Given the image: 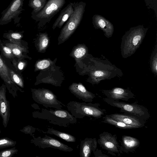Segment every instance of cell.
<instances>
[{"label":"cell","mask_w":157,"mask_h":157,"mask_svg":"<svg viewBox=\"0 0 157 157\" xmlns=\"http://www.w3.org/2000/svg\"><path fill=\"white\" fill-rule=\"evenodd\" d=\"M90 71V82L93 84H98L102 80H110L117 77H122L121 70L107 59L95 58Z\"/></svg>","instance_id":"6da1fadb"},{"label":"cell","mask_w":157,"mask_h":157,"mask_svg":"<svg viewBox=\"0 0 157 157\" xmlns=\"http://www.w3.org/2000/svg\"><path fill=\"white\" fill-rule=\"evenodd\" d=\"M148 28L143 25L132 27L122 37L121 45L122 57L126 58L134 54L144 39Z\"/></svg>","instance_id":"7a4b0ae2"},{"label":"cell","mask_w":157,"mask_h":157,"mask_svg":"<svg viewBox=\"0 0 157 157\" xmlns=\"http://www.w3.org/2000/svg\"><path fill=\"white\" fill-rule=\"evenodd\" d=\"M32 116L34 118L46 120L51 124L64 127L76 124L77 122V118L68 111L63 109L53 110L42 108L40 111L33 112Z\"/></svg>","instance_id":"3957f363"},{"label":"cell","mask_w":157,"mask_h":157,"mask_svg":"<svg viewBox=\"0 0 157 157\" xmlns=\"http://www.w3.org/2000/svg\"><path fill=\"white\" fill-rule=\"evenodd\" d=\"M100 106L99 103L79 102L72 101L68 102L66 106L71 113L76 118L82 119L86 116L99 118L106 113V110L100 108Z\"/></svg>","instance_id":"277c9868"},{"label":"cell","mask_w":157,"mask_h":157,"mask_svg":"<svg viewBox=\"0 0 157 157\" xmlns=\"http://www.w3.org/2000/svg\"><path fill=\"white\" fill-rule=\"evenodd\" d=\"M85 2H74L73 13L62 29L58 37L59 44L63 43L73 34L80 25L85 11Z\"/></svg>","instance_id":"5b68a950"},{"label":"cell","mask_w":157,"mask_h":157,"mask_svg":"<svg viewBox=\"0 0 157 157\" xmlns=\"http://www.w3.org/2000/svg\"><path fill=\"white\" fill-rule=\"evenodd\" d=\"M66 0H48L42 10L31 17L38 22L39 27L43 26L51 21L63 8Z\"/></svg>","instance_id":"8992f818"},{"label":"cell","mask_w":157,"mask_h":157,"mask_svg":"<svg viewBox=\"0 0 157 157\" xmlns=\"http://www.w3.org/2000/svg\"><path fill=\"white\" fill-rule=\"evenodd\" d=\"M31 92L32 97L34 101L46 108L62 109L63 105L65 106L58 100L56 95L49 90L44 88L32 89Z\"/></svg>","instance_id":"52a82bcc"},{"label":"cell","mask_w":157,"mask_h":157,"mask_svg":"<svg viewBox=\"0 0 157 157\" xmlns=\"http://www.w3.org/2000/svg\"><path fill=\"white\" fill-rule=\"evenodd\" d=\"M105 102L110 105L120 109V111L131 114L147 120L150 117L147 108L136 103H130L113 100L107 98H103Z\"/></svg>","instance_id":"ba28073f"},{"label":"cell","mask_w":157,"mask_h":157,"mask_svg":"<svg viewBox=\"0 0 157 157\" xmlns=\"http://www.w3.org/2000/svg\"><path fill=\"white\" fill-rule=\"evenodd\" d=\"M97 141L102 149L112 155L120 156L122 153L116 135L104 132L99 135V138Z\"/></svg>","instance_id":"9c48e42d"},{"label":"cell","mask_w":157,"mask_h":157,"mask_svg":"<svg viewBox=\"0 0 157 157\" xmlns=\"http://www.w3.org/2000/svg\"><path fill=\"white\" fill-rule=\"evenodd\" d=\"M33 136V139L31 140V143L40 148L44 149L50 147L69 152L73 150L71 147L64 144L58 140L47 135H45L43 137Z\"/></svg>","instance_id":"30bf717a"},{"label":"cell","mask_w":157,"mask_h":157,"mask_svg":"<svg viewBox=\"0 0 157 157\" xmlns=\"http://www.w3.org/2000/svg\"><path fill=\"white\" fill-rule=\"evenodd\" d=\"M24 0H12L8 6L1 13L0 25H4L10 22L13 19H17L22 13Z\"/></svg>","instance_id":"8fae6325"},{"label":"cell","mask_w":157,"mask_h":157,"mask_svg":"<svg viewBox=\"0 0 157 157\" xmlns=\"http://www.w3.org/2000/svg\"><path fill=\"white\" fill-rule=\"evenodd\" d=\"M106 115L126 124L135 127L137 128H142L145 126V120L131 114L124 113L123 114L114 113Z\"/></svg>","instance_id":"7c38bea8"},{"label":"cell","mask_w":157,"mask_h":157,"mask_svg":"<svg viewBox=\"0 0 157 157\" xmlns=\"http://www.w3.org/2000/svg\"><path fill=\"white\" fill-rule=\"evenodd\" d=\"M92 23L96 29H100L107 38L112 36L114 30L113 25L108 20L99 14H95L92 18Z\"/></svg>","instance_id":"4fadbf2b"},{"label":"cell","mask_w":157,"mask_h":157,"mask_svg":"<svg viewBox=\"0 0 157 157\" xmlns=\"http://www.w3.org/2000/svg\"><path fill=\"white\" fill-rule=\"evenodd\" d=\"M6 87L2 85L0 87V116L2 119V125L6 128L10 117V101L6 96Z\"/></svg>","instance_id":"5bb4252c"},{"label":"cell","mask_w":157,"mask_h":157,"mask_svg":"<svg viewBox=\"0 0 157 157\" xmlns=\"http://www.w3.org/2000/svg\"><path fill=\"white\" fill-rule=\"evenodd\" d=\"M101 91L107 98L114 100L128 101L134 98V94L130 90L121 87H116L110 90H102Z\"/></svg>","instance_id":"9a60e30c"},{"label":"cell","mask_w":157,"mask_h":157,"mask_svg":"<svg viewBox=\"0 0 157 157\" xmlns=\"http://www.w3.org/2000/svg\"><path fill=\"white\" fill-rule=\"evenodd\" d=\"M69 89L76 98L85 102H91L96 97L95 94L88 91L81 83H73L69 86Z\"/></svg>","instance_id":"2e32d148"},{"label":"cell","mask_w":157,"mask_h":157,"mask_svg":"<svg viewBox=\"0 0 157 157\" xmlns=\"http://www.w3.org/2000/svg\"><path fill=\"white\" fill-rule=\"evenodd\" d=\"M97 141L96 138H86L80 142L79 155L80 157H89L92 152L97 148Z\"/></svg>","instance_id":"e0dca14e"},{"label":"cell","mask_w":157,"mask_h":157,"mask_svg":"<svg viewBox=\"0 0 157 157\" xmlns=\"http://www.w3.org/2000/svg\"><path fill=\"white\" fill-rule=\"evenodd\" d=\"M140 144V141L136 138L124 135L121 139L120 149L122 153L132 152L139 146Z\"/></svg>","instance_id":"ac0fdd59"},{"label":"cell","mask_w":157,"mask_h":157,"mask_svg":"<svg viewBox=\"0 0 157 157\" xmlns=\"http://www.w3.org/2000/svg\"><path fill=\"white\" fill-rule=\"evenodd\" d=\"M74 2H70L61 11L60 14L53 25L54 29L56 27L60 28L73 13Z\"/></svg>","instance_id":"d6986e66"},{"label":"cell","mask_w":157,"mask_h":157,"mask_svg":"<svg viewBox=\"0 0 157 157\" xmlns=\"http://www.w3.org/2000/svg\"><path fill=\"white\" fill-rule=\"evenodd\" d=\"M47 133L56 136L68 142H75L76 138L72 135L55 129L53 128H48Z\"/></svg>","instance_id":"ffe728a7"},{"label":"cell","mask_w":157,"mask_h":157,"mask_svg":"<svg viewBox=\"0 0 157 157\" xmlns=\"http://www.w3.org/2000/svg\"><path fill=\"white\" fill-rule=\"evenodd\" d=\"M9 69L0 55V76L5 82L10 85L13 82L11 79Z\"/></svg>","instance_id":"44dd1931"},{"label":"cell","mask_w":157,"mask_h":157,"mask_svg":"<svg viewBox=\"0 0 157 157\" xmlns=\"http://www.w3.org/2000/svg\"><path fill=\"white\" fill-rule=\"evenodd\" d=\"M101 122L115 126L117 128L124 129L136 128L134 126L126 124L123 122L114 119L106 115L103 117Z\"/></svg>","instance_id":"7402d4cb"},{"label":"cell","mask_w":157,"mask_h":157,"mask_svg":"<svg viewBox=\"0 0 157 157\" xmlns=\"http://www.w3.org/2000/svg\"><path fill=\"white\" fill-rule=\"evenodd\" d=\"M47 2V0H29L28 6L33 9L31 15L39 13L44 8Z\"/></svg>","instance_id":"603a6c76"},{"label":"cell","mask_w":157,"mask_h":157,"mask_svg":"<svg viewBox=\"0 0 157 157\" xmlns=\"http://www.w3.org/2000/svg\"><path fill=\"white\" fill-rule=\"evenodd\" d=\"M6 45L11 49L14 56L19 59L22 58V52L25 51V49L23 48L20 45L13 43H6Z\"/></svg>","instance_id":"cb8c5ba5"},{"label":"cell","mask_w":157,"mask_h":157,"mask_svg":"<svg viewBox=\"0 0 157 157\" xmlns=\"http://www.w3.org/2000/svg\"><path fill=\"white\" fill-rule=\"evenodd\" d=\"M150 66L151 72L155 75H157V45L151 53L150 61Z\"/></svg>","instance_id":"d4e9b609"},{"label":"cell","mask_w":157,"mask_h":157,"mask_svg":"<svg viewBox=\"0 0 157 157\" xmlns=\"http://www.w3.org/2000/svg\"><path fill=\"white\" fill-rule=\"evenodd\" d=\"M6 36L13 44L20 46L21 39L23 37L22 34L20 32H12L7 33Z\"/></svg>","instance_id":"484cf974"},{"label":"cell","mask_w":157,"mask_h":157,"mask_svg":"<svg viewBox=\"0 0 157 157\" xmlns=\"http://www.w3.org/2000/svg\"><path fill=\"white\" fill-rule=\"evenodd\" d=\"M49 39L47 34L45 33H40L38 44L39 51H41L44 50L47 47Z\"/></svg>","instance_id":"4316f807"},{"label":"cell","mask_w":157,"mask_h":157,"mask_svg":"<svg viewBox=\"0 0 157 157\" xmlns=\"http://www.w3.org/2000/svg\"><path fill=\"white\" fill-rule=\"evenodd\" d=\"M10 76L12 81L21 88L24 87L23 79L21 76L9 68Z\"/></svg>","instance_id":"83f0119b"},{"label":"cell","mask_w":157,"mask_h":157,"mask_svg":"<svg viewBox=\"0 0 157 157\" xmlns=\"http://www.w3.org/2000/svg\"><path fill=\"white\" fill-rule=\"evenodd\" d=\"M87 52V48L85 46H79L75 49L73 52V55L75 58L79 59L86 55Z\"/></svg>","instance_id":"f1b7e54d"},{"label":"cell","mask_w":157,"mask_h":157,"mask_svg":"<svg viewBox=\"0 0 157 157\" xmlns=\"http://www.w3.org/2000/svg\"><path fill=\"white\" fill-rule=\"evenodd\" d=\"M16 144V141L8 137L0 138V149L14 147Z\"/></svg>","instance_id":"f546056e"},{"label":"cell","mask_w":157,"mask_h":157,"mask_svg":"<svg viewBox=\"0 0 157 157\" xmlns=\"http://www.w3.org/2000/svg\"><path fill=\"white\" fill-rule=\"evenodd\" d=\"M15 147L0 151V157H11L18 152Z\"/></svg>","instance_id":"4dcf8cb0"},{"label":"cell","mask_w":157,"mask_h":157,"mask_svg":"<svg viewBox=\"0 0 157 157\" xmlns=\"http://www.w3.org/2000/svg\"><path fill=\"white\" fill-rule=\"evenodd\" d=\"M51 61L48 59H43L38 61L35 65L36 70H43L48 67L51 65Z\"/></svg>","instance_id":"1f68e13d"},{"label":"cell","mask_w":157,"mask_h":157,"mask_svg":"<svg viewBox=\"0 0 157 157\" xmlns=\"http://www.w3.org/2000/svg\"><path fill=\"white\" fill-rule=\"evenodd\" d=\"M146 6L149 9L153 10L157 17V0H144Z\"/></svg>","instance_id":"d6a6232c"},{"label":"cell","mask_w":157,"mask_h":157,"mask_svg":"<svg viewBox=\"0 0 157 157\" xmlns=\"http://www.w3.org/2000/svg\"><path fill=\"white\" fill-rule=\"evenodd\" d=\"M2 49L3 54L7 58L11 59L14 57L11 49L8 47L2 45Z\"/></svg>","instance_id":"836d02e7"},{"label":"cell","mask_w":157,"mask_h":157,"mask_svg":"<svg viewBox=\"0 0 157 157\" xmlns=\"http://www.w3.org/2000/svg\"><path fill=\"white\" fill-rule=\"evenodd\" d=\"M36 128L32 126L28 125L24 127L22 129L20 130L21 132L26 134H29L33 136V133L35 132Z\"/></svg>","instance_id":"e575fe53"},{"label":"cell","mask_w":157,"mask_h":157,"mask_svg":"<svg viewBox=\"0 0 157 157\" xmlns=\"http://www.w3.org/2000/svg\"><path fill=\"white\" fill-rule=\"evenodd\" d=\"M93 153L94 154V156L95 157H109V156L107 155L103 154L101 152V151L100 150H99L97 149V148L95 151Z\"/></svg>","instance_id":"d590c367"},{"label":"cell","mask_w":157,"mask_h":157,"mask_svg":"<svg viewBox=\"0 0 157 157\" xmlns=\"http://www.w3.org/2000/svg\"><path fill=\"white\" fill-rule=\"evenodd\" d=\"M25 65V63L23 61H20L17 65V67L19 70H22Z\"/></svg>","instance_id":"8d00e7d4"},{"label":"cell","mask_w":157,"mask_h":157,"mask_svg":"<svg viewBox=\"0 0 157 157\" xmlns=\"http://www.w3.org/2000/svg\"><path fill=\"white\" fill-rule=\"evenodd\" d=\"M35 109H40L39 106L36 104H34L31 105Z\"/></svg>","instance_id":"74e56055"},{"label":"cell","mask_w":157,"mask_h":157,"mask_svg":"<svg viewBox=\"0 0 157 157\" xmlns=\"http://www.w3.org/2000/svg\"><path fill=\"white\" fill-rule=\"evenodd\" d=\"M1 133V129H0V134Z\"/></svg>","instance_id":"f35d334b"}]
</instances>
